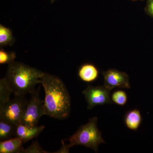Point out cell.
<instances>
[{
    "instance_id": "cell-1",
    "label": "cell",
    "mask_w": 153,
    "mask_h": 153,
    "mask_svg": "<svg viewBox=\"0 0 153 153\" xmlns=\"http://www.w3.org/2000/svg\"><path fill=\"white\" fill-rule=\"evenodd\" d=\"M41 84L45 91L44 115L63 120L69 117L71 97L66 85L60 78L44 72Z\"/></svg>"
},
{
    "instance_id": "cell-11",
    "label": "cell",
    "mask_w": 153,
    "mask_h": 153,
    "mask_svg": "<svg viewBox=\"0 0 153 153\" xmlns=\"http://www.w3.org/2000/svg\"><path fill=\"white\" fill-rule=\"evenodd\" d=\"M142 122V117L138 109H134L127 113L124 118L126 126L131 130H137Z\"/></svg>"
},
{
    "instance_id": "cell-6",
    "label": "cell",
    "mask_w": 153,
    "mask_h": 153,
    "mask_svg": "<svg viewBox=\"0 0 153 153\" xmlns=\"http://www.w3.org/2000/svg\"><path fill=\"white\" fill-rule=\"evenodd\" d=\"M111 91L104 85H88L82 92L87 103L88 109H92L97 105L112 103L110 97Z\"/></svg>"
},
{
    "instance_id": "cell-8",
    "label": "cell",
    "mask_w": 153,
    "mask_h": 153,
    "mask_svg": "<svg viewBox=\"0 0 153 153\" xmlns=\"http://www.w3.org/2000/svg\"><path fill=\"white\" fill-rule=\"evenodd\" d=\"M45 128L44 126H29L19 124L16 129V137L21 139L23 144L28 142L40 134Z\"/></svg>"
},
{
    "instance_id": "cell-12",
    "label": "cell",
    "mask_w": 153,
    "mask_h": 153,
    "mask_svg": "<svg viewBox=\"0 0 153 153\" xmlns=\"http://www.w3.org/2000/svg\"><path fill=\"white\" fill-rule=\"evenodd\" d=\"M17 125L0 119V141L6 140L16 137Z\"/></svg>"
},
{
    "instance_id": "cell-5",
    "label": "cell",
    "mask_w": 153,
    "mask_h": 153,
    "mask_svg": "<svg viewBox=\"0 0 153 153\" xmlns=\"http://www.w3.org/2000/svg\"><path fill=\"white\" fill-rule=\"evenodd\" d=\"M28 100L25 96H16L2 105H0V119L8 121L16 125L20 123L25 112Z\"/></svg>"
},
{
    "instance_id": "cell-4",
    "label": "cell",
    "mask_w": 153,
    "mask_h": 153,
    "mask_svg": "<svg viewBox=\"0 0 153 153\" xmlns=\"http://www.w3.org/2000/svg\"><path fill=\"white\" fill-rule=\"evenodd\" d=\"M40 86L31 94L20 124L29 126H37L40 118L44 115V100L40 97Z\"/></svg>"
},
{
    "instance_id": "cell-2",
    "label": "cell",
    "mask_w": 153,
    "mask_h": 153,
    "mask_svg": "<svg viewBox=\"0 0 153 153\" xmlns=\"http://www.w3.org/2000/svg\"><path fill=\"white\" fill-rule=\"evenodd\" d=\"M44 74L37 68L14 61L8 64L4 78L15 96H25L31 94L36 89V85L41 84Z\"/></svg>"
},
{
    "instance_id": "cell-16",
    "label": "cell",
    "mask_w": 153,
    "mask_h": 153,
    "mask_svg": "<svg viewBox=\"0 0 153 153\" xmlns=\"http://www.w3.org/2000/svg\"><path fill=\"white\" fill-rule=\"evenodd\" d=\"M16 57L13 52H7L2 48L0 49V64H10L15 61Z\"/></svg>"
},
{
    "instance_id": "cell-3",
    "label": "cell",
    "mask_w": 153,
    "mask_h": 153,
    "mask_svg": "<svg viewBox=\"0 0 153 153\" xmlns=\"http://www.w3.org/2000/svg\"><path fill=\"white\" fill-rule=\"evenodd\" d=\"M98 119L96 117L89 119L86 124L79 127L70 137L65 140L69 141V148L75 146H82L92 149L98 152V147L105 142L102 136L101 133L97 126Z\"/></svg>"
},
{
    "instance_id": "cell-21",
    "label": "cell",
    "mask_w": 153,
    "mask_h": 153,
    "mask_svg": "<svg viewBox=\"0 0 153 153\" xmlns=\"http://www.w3.org/2000/svg\"><path fill=\"white\" fill-rule=\"evenodd\" d=\"M131 1H141V0H131Z\"/></svg>"
},
{
    "instance_id": "cell-13",
    "label": "cell",
    "mask_w": 153,
    "mask_h": 153,
    "mask_svg": "<svg viewBox=\"0 0 153 153\" xmlns=\"http://www.w3.org/2000/svg\"><path fill=\"white\" fill-rule=\"evenodd\" d=\"M16 41L13 33L10 28L3 25H0V47L2 48L7 46H13Z\"/></svg>"
},
{
    "instance_id": "cell-20",
    "label": "cell",
    "mask_w": 153,
    "mask_h": 153,
    "mask_svg": "<svg viewBox=\"0 0 153 153\" xmlns=\"http://www.w3.org/2000/svg\"><path fill=\"white\" fill-rule=\"evenodd\" d=\"M56 1V0H51V4H52V3H54L55 1Z\"/></svg>"
},
{
    "instance_id": "cell-17",
    "label": "cell",
    "mask_w": 153,
    "mask_h": 153,
    "mask_svg": "<svg viewBox=\"0 0 153 153\" xmlns=\"http://www.w3.org/2000/svg\"><path fill=\"white\" fill-rule=\"evenodd\" d=\"M49 153L44 150L39 144L38 141H35L32 144L26 149H24L22 153Z\"/></svg>"
},
{
    "instance_id": "cell-19",
    "label": "cell",
    "mask_w": 153,
    "mask_h": 153,
    "mask_svg": "<svg viewBox=\"0 0 153 153\" xmlns=\"http://www.w3.org/2000/svg\"><path fill=\"white\" fill-rule=\"evenodd\" d=\"M62 147H61V149H60L59 150L57 151V152H55L54 153H69V149L70 148L68 147V144H66L65 143V141L62 140Z\"/></svg>"
},
{
    "instance_id": "cell-14",
    "label": "cell",
    "mask_w": 153,
    "mask_h": 153,
    "mask_svg": "<svg viewBox=\"0 0 153 153\" xmlns=\"http://www.w3.org/2000/svg\"><path fill=\"white\" fill-rule=\"evenodd\" d=\"M13 93L4 78L0 79V105L4 104L10 99Z\"/></svg>"
},
{
    "instance_id": "cell-15",
    "label": "cell",
    "mask_w": 153,
    "mask_h": 153,
    "mask_svg": "<svg viewBox=\"0 0 153 153\" xmlns=\"http://www.w3.org/2000/svg\"><path fill=\"white\" fill-rule=\"evenodd\" d=\"M111 99L113 103L123 106L126 103L128 96L124 91L118 90L115 91L112 94Z\"/></svg>"
},
{
    "instance_id": "cell-9",
    "label": "cell",
    "mask_w": 153,
    "mask_h": 153,
    "mask_svg": "<svg viewBox=\"0 0 153 153\" xmlns=\"http://www.w3.org/2000/svg\"><path fill=\"white\" fill-rule=\"evenodd\" d=\"M99 72L94 65L91 63L83 64L78 70V75L81 80L85 82L95 81L98 78Z\"/></svg>"
},
{
    "instance_id": "cell-10",
    "label": "cell",
    "mask_w": 153,
    "mask_h": 153,
    "mask_svg": "<svg viewBox=\"0 0 153 153\" xmlns=\"http://www.w3.org/2000/svg\"><path fill=\"white\" fill-rule=\"evenodd\" d=\"M23 142L18 137L0 142V153H22Z\"/></svg>"
},
{
    "instance_id": "cell-7",
    "label": "cell",
    "mask_w": 153,
    "mask_h": 153,
    "mask_svg": "<svg viewBox=\"0 0 153 153\" xmlns=\"http://www.w3.org/2000/svg\"><path fill=\"white\" fill-rule=\"evenodd\" d=\"M102 75L104 86L111 90L115 88H130L129 77L125 72L116 69H109L103 71Z\"/></svg>"
},
{
    "instance_id": "cell-18",
    "label": "cell",
    "mask_w": 153,
    "mask_h": 153,
    "mask_svg": "<svg viewBox=\"0 0 153 153\" xmlns=\"http://www.w3.org/2000/svg\"><path fill=\"white\" fill-rule=\"evenodd\" d=\"M145 11L147 15L153 18V0H147Z\"/></svg>"
}]
</instances>
